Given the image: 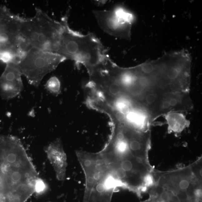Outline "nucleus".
Instances as JSON below:
<instances>
[{
  "instance_id": "1",
  "label": "nucleus",
  "mask_w": 202,
  "mask_h": 202,
  "mask_svg": "<svg viewBox=\"0 0 202 202\" xmlns=\"http://www.w3.org/2000/svg\"><path fill=\"white\" fill-rule=\"evenodd\" d=\"M151 130L126 127L111 129L109 139L99 152L108 166L119 188L139 197L153 184L154 168L149 159Z\"/></svg>"
},
{
  "instance_id": "2",
  "label": "nucleus",
  "mask_w": 202,
  "mask_h": 202,
  "mask_svg": "<svg viewBox=\"0 0 202 202\" xmlns=\"http://www.w3.org/2000/svg\"><path fill=\"white\" fill-rule=\"evenodd\" d=\"M185 73L178 54H165L135 67H122L121 84L128 96L138 101L150 92H177L184 84Z\"/></svg>"
},
{
  "instance_id": "3",
  "label": "nucleus",
  "mask_w": 202,
  "mask_h": 202,
  "mask_svg": "<svg viewBox=\"0 0 202 202\" xmlns=\"http://www.w3.org/2000/svg\"><path fill=\"white\" fill-rule=\"evenodd\" d=\"M76 154L86 180L84 202H111L119 188L101 154L78 150Z\"/></svg>"
},
{
  "instance_id": "4",
  "label": "nucleus",
  "mask_w": 202,
  "mask_h": 202,
  "mask_svg": "<svg viewBox=\"0 0 202 202\" xmlns=\"http://www.w3.org/2000/svg\"><path fill=\"white\" fill-rule=\"evenodd\" d=\"M63 26L55 53L84 65L87 70L99 64L106 56L101 41L93 34H82L69 27L67 19Z\"/></svg>"
},
{
  "instance_id": "5",
  "label": "nucleus",
  "mask_w": 202,
  "mask_h": 202,
  "mask_svg": "<svg viewBox=\"0 0 202 202\" xmlns=\"http://www.w3.org/2000/svg\"><path fill=\"white\" fill-rule=\"evenodd\" d=\"M62 26V21H56L43 11L37 9L32 17L22 18L20 27L21 38L30 48L55 53Z\"/></svg>"
},
{
  "instance_id": "6",
  "label": "nucleus",
  "mask_w": 202,
  "mask_h": 202,
  "mask_svg": "<svg viewBox=\"0 0 202 202\" xmlns=\"http://www.w3.org/2000/svg\"><path fill=\"white\" fill-rule=\"evenodd\" d=\"M66 60L55 53L31 48L16 64L29 84L38 87L43 78Z\"/></svg>"
},
{
  "instance_id": "7",
  "label": "nucleus",
  "mask_w": 202,
  "mask_h": 202,
  "mask_svg": "<svg viewBox=\"0 0 202 202\" xmlns=\"http://www.w3.org/2000/svg\"><path fill=\"white\" fill-rule=\"evenodd\" d=\"M190 91L165 92L154 93L152 102L147 113L151 124L160 116L173 112H187L193 109Z\"/></svg>"
},
{
  "instance_id": "8",
  "label": "nucleus",
  "mask_w": 202,
  "mask_h": 202,
  "mask_svg": "<svg viewBox=\"0 0 202 202\" xmlns=\"http://www.w3.org/2000/svg\"><path fill=\"white\" fill-rule=\"evenodd\" d=\"M93 14L100 27L108 34L126 40L131 39L134 15L122 7L107 10H95Z\"/></svg>"
},
{
  "instance_id": "9",
  "label": "nucleus",
  "mask_w": 202,
  "mask_h": 202,
  "mask_svg": "<svg viewBox=\"0 0 202 202\" xmlns=\"http://www.w3.org/2000/svg\"><path fill=\"white\" fill-rule=\"evenodd\" d=\"M19 17L0 6V58L12 52L19 36Z\"/></svg>"
},
{
  "instance_id": "10",
  "label": "nucleus",
  "mask_w": 202,
  "mask_h": 202,
  "mask_svg": "<svg viewBox=\"0 0 202 202\" xmlns=\"http://www.w3.org/2000/svg\"><path fill=\"white\" fill-rule=\"evenodd\" d=\"M22 73L16 63L6 64L0 77V96L3 100L12 99L22 92L23 88Z\"/></svg>"
},
{
  "instance_id": "11",
  "label": "nucleus",
  "mask_w": 202,
  "mask_h": 202,
  "mask_svg": "<svg viewBox=\"0 0 202 202\" xmlns=\"http://www.w3.org/2000/svg\"><path fill=\"white\" fill-rule=\"evenodd\" d=\"M45 151L54 168L57 179L63 182L66 179L67 163L61 139L58 138L51 143L45 149Z\"/></svg>"
},
{
  "instance_id": "12",
  "label": "nucleus",
  "mask_w": 202,
  "mask_h": 202,
  "mask_svg": "<svg viewBox=\"0 0 202 202\" xmlns=\"http://www.w3.org/2000/svg\"><path fill=\"white\" fill-rule=\"evenodd\" d=\"M164 116L168 126L169 133L179 135L190 125V122L184 113L171 112Z\"/></svg>"
},
{
  "instance_id": "13",
  "label": "nucleus",
  "mask_w": 202,
  "mask_h": 202,
  "mask_svg": "<svg viewBox=\"0 0 202 202\" xmlns=\"http://www.w3.org/2000/svg\"><path fill=\"white\" fill-rule=\"evenodd\" d=\"M45 87L51 93L58 94L60 89V83L58 79L55 76L51 78L47 81Z\"/></svg>"
},
{
  "instance_id": "14",
  "label": "nucleus",
  "mask_w": 202,
  "mask_h": 202,
  "mask_svg": "<svg viewBox=\"0 0 202 202\" xmlns=\"http://www.w3.org/2000/svg\"><path fill=\"white\" fill-rule=\"evenodd\" d=\"M35 193L40 194L44 193L47 188V185L42 179L38 178L37 179L35 185Z\"/></svg>"
},
{
  "instance_id": "15",
  "label": "nucleus",
  "mask_w": 202,
  "mask_h": 202,
  "mask_svg": "<svg viewBox=\"0 0 202 202\" xmlns=\"http://www.w3.org/2000/svg\"><path fill=\"white\" fill-rule=\"evenodd\" d=\"M142 202H161L156 199L155 197L152 195H150V197L149 199L146 200Z\"/></svg>"
},
{
  "instance_id": "16",
  "label": "nucleus",
  "mask_w": 202,
  "mask_h": 202,
  "mask_svg": "<svg viewBox=\"0 0 202 202\" xmlns=\"http://www.w3.org/2000/svg\"><path fill=\"white\" fill-rule=\"evenodd\" d=\"M2 189V190H8V189L9 190V189ZM10 190H12V189H10Z\"/></svg>"
},
{
  "instance_id": "17",
  "label": "nucleus",
  "mask_w": 202,
  "mask_h": 202,
  "mask_svg": "<svg viewBox=\"0 0 202 202\" xmlns=\"http://www.w3.org/2000/svg\"></svg>"
}]
</instances>
